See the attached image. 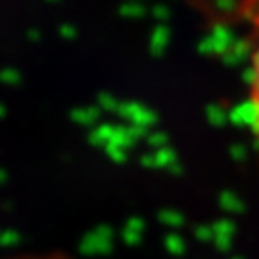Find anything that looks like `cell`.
<instances>
[{
	"instance_id": "cell-2",
	"label": "cell",
	"mask_w": 259,
	"mask_h": 259,
	"mask_svg": "<svg viewBox=\"0 0 259 259\" xmlns=\"http://www.w3.org/2000/svg\"><path fill=\"white\" fill-rule=\"evenodd\" d=\"M192 3H196V7L200 9V13L206 19H214L223 11H227L239 3H247V0H192Z\"/></svg>"
},
{
	"instance_id": "cell-1",
	"label": "cell",
	"mask_w": 259,
	"mask_h": 259,
	"mask_svg": "<svg viewBox=\"0 0 259 259\" xmlns=\"http://www.w3.org/2000/svg\"><path fill=\"white\" fill-rule=\"evenodd\" d=\"M217 25H231L239 27L247 35L249 43V124L251 135L255 141V149L259 155V0H247V3L235 5L227 11H223L219 17L212 19Z\"/></svg>"
}]
</instances>
